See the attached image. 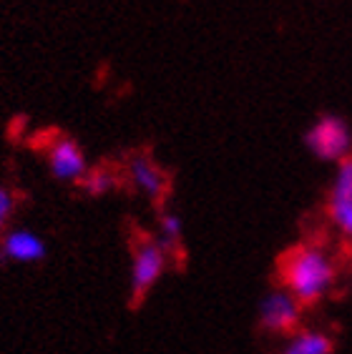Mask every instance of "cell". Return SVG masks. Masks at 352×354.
Segmentation results:
<instances>
[{
	"label": "cell",
	"instance_id": "1",
	"mask_svg": "<svg viewBox=\"0 0 352 354\" xmlns=\"http://www.w3.org/2000/svg\"><path fill=\"white\" fill-rule=\"evenodd\" d=\"M279 281L302 307H312L330 294L337 279V266L319 244H297L279 259Z\"/></svg>",
	"mask_w": 352,
	"mask_h": 354
},
{
	"label": "cell",
	"instance_id": "2",
	"mask_svg": "<svg viewBox=\"0 0 352 354\" xmlns=\"http://www.w3.org/2000/svg\"><path fill=\"white\" fill-rule=\"evenodd\" d=\"M171 254L161 246V241L154 236H136L134 254H131V274H129V292L134 304H141L149 292L159 284V279L166 272Z\"/></svg>",
	"mask_w": 352,
	"mask_h": 354
},
{
	"label": "cell",
	"instance_id": "3",
	"mask_svg": "<svg viewBox=\"0 0 352 354\" xmlns=\"http://www.w3.org/2000/svg\"><path fill=\"white\" fill-rule=\"evenodd\" d=\"M305 146L319 161L340 164L352 153V129L345 118L325 113L305 131Z\"/></svg>",
	"mask_w": 352,
	"mask_h": 354
},
{
	"label": "cell",
	"instance_id": "4",
	"mask_svg": "<svg viewBox=\"0 0 352 354\" xmlns=\"http://www.w3.org/2000/svg\"><path fill=\"white\" fill-rule=\"evenodd\" d=\"M299 319H302V304L285 286L267 292L259 301V327L264 332L290 337L299 329Z\"/></svg>",
	"mask_w": 352,
	"mask_h": 354
},
{
	"label": "cell",
	"instance_id": "5",
	"mask_svg": "<svg viewBox=\"0 0 352 354\" xmlns=\"http://www.w3.org/2000/svg\"><path fill=\"white\" fill-rule=\"evenodd\" d=\"M126 174H129L131 184L141 191L149 201H154V204H159V201H164V198L169 196V189H171L169 174L156 164L146 151L131 153L129 164H126Z\"/></svg>",
	"mask_w": 352,
	"mask_h": 354
},
{
	"label": "cell",
	"instance_id": "6",
	"mask_svg": "<svg viewBox=\"0 0 352 354\" xmlns=\"http://www.w3.org/2000/svg\"><path fill=\"white\" fill-rule=\"evenodd\" d=\"M46 161L53 178L58 181H81L88 171L83 149L68 136H58L51 141L46 151Z\"/></svg>",
	"mask_w": 352,
	"mask_h": 354
},
{
	"label": "cell",
	"instance_id": "7",
	"mask_svg": "<svg viewBox=\"0 0 352 354\" xmlns=\"http://www.w3.org/2000/svg\"><path fill=\"white\" fill-rule=\"evenodd\" d=\"M48 257V244L30 229H8L0 236V259L15 264H38Z\"/></svg>",
	"mask_w": 352,
	"mask_h": 354
},
{
	"label": "cell",
	"instance_id": "8",
	"mask_svg": "<svg viewBox=\"0 0 352 354\" xmlns=\"http://www.w3.org/2000/svg\"><path fill=\"white\" fill-rule=\"evenodd\" d=\"M335 339L322 329H297L287 337L279 354H332Z\"/></svg>",
	"mask_w": 352,
	"mask_h": 354
},
{
	"label": "cell",
	"instance_id": "9",
	"mask_svg": "<svg viewBox=\"0 0 352 354\" xmlns=\"http://www.w3.org/2000/svg\"><path fill=\"white\" fill-rule=\"evenodd\" d=\"M159 241L169 254H176L184 241V218L174 212H164L159 216Z\"/></svg>",
	"mask_w": 352,
	"mask_h": 354
},
{
	"label": "cell",
	"instance_id": "10",
	"mask_svg": "<svg viewBox=\"0 0 352 354\" xmlns=\"http://www.w3.org/2000/svg\"><path fill=\"white\" fill-rule=\"evenodd\" d=\"M78 184H81V189L86 191L88 196H106L118 186V174H114L106 166H98V169H88L86 176Z\"/></svg>",
	"mask_w": 352,
	"mask_h": 354
},
{
	"label": "cell",
	"instance_id": "11",
	"mask_svg": "<svg viewBox=\"0 0 352 354\" xmlns=\"http://www.w3.org/2000/svg\"><path fill=\"white\" fill-rule=\"evenodd\" d=\"M330 201H352V153L342 158L335 169L330 186Z\"/></svg>",
	"mask_w": 352,
	"mask_h": 354
},
{
	"label": "cell",
	"instance_id": "12",
	"mask_svg": "<svg viewBox=\"0 0 352 354\" xmlns=\"http://www.w3.org/2000/svg\"><path fill=\"white\" fill-rule=\"evenodd\" d=\"M327 214L340 236L352 241V201H327Z\"/></svg>",
	"mask_w": 352,
	"mask_h": 354
},
{
	"label": "cell",
	"instance_id": "13",
	"mask_svg": "<svg viewBox=\"0 0 352 354\" xmlns=\"http://www.w3.org/2000/svg\"><path fill=\"white\" fill-rule=\"evenodd\" d=\"M15 212V194L8 186H0V236L8 232V221Z\"/></svg>",
	"mask_w": 352,
	"mask_h": 354
}]
</instances>
